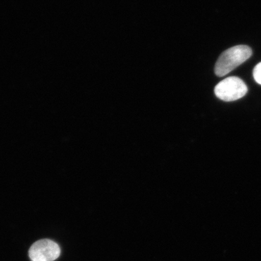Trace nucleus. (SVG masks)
I'll list each match as a JSON object with an SVG mask.
<instances>
[{
    "label": "nucleus",
    "instance_id": "f257e3e1",
    "mask_svg": "<svg viewBox=\"0 0 261 261\" xmlns=\"http://www.w3.org/2000/svg\"><path fill=\"white\" fill-rule=\"evenodd\" d=\"M251 48L246 45H238L224 51L216 62L215 73L221 77L228 74L239 65L243 64L252 56Z\"/></svg>",
    "mask_w": 261,
    "mask_h": 261
},
{
    "label": "nucleus",
    "instance_id": "f03ea898",
    "mask_svg": "<svg viewBox=\"0 0 261 261\" xmlns=\"http://www.w3.org/2000/svg\"><path fill=\"white\" fill-rule=\"evenodd\" d=\"M216 97L225 102H232L243 97L247 87L243 80L236 76L228 77L221 81L214 89Z\"/></svg>",
    "mask_w": 261,
    "mask_h": 261
},
{
    "label": "nucleus",
    "instance_id": "7ed1b4c3",
    "mask_svg": "<svg viewBox=\"0 0 261 261\" xmlns=\"http://www.w3.org/2000/svg\"><path fill=\"white\" fill-rule=\"evenodd\" d=\"M29 255L32 261H54L61 255V249L58 244L46 239L33 244Z\"/></svg>",
    "mask_w": 261,
    "mask_h": 261
},
{
    "label": "nucleus",
    "instance_id": "20e7f679",
    "mask_svg": "<svg viewBox=\"0 0 261 261\" xmlns=\"http://www.w3.org/2000/svg\"><path fill=\"white\" fill-rule=\"evenodd\" d=\"M253 77L255 82L261 85V62L254 68Z\"/></svg>",
    "mask_w": 261,
    "mask_h": 261
}]
</instances>
